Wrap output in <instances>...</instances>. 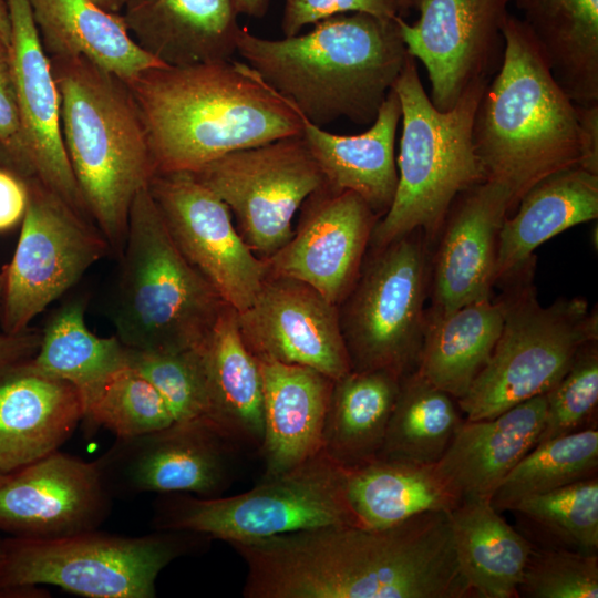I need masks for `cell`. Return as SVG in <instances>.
<instances>
[{
    "label": "cell",
    "instance_id": "24",
    "mask_svg": "<svg viewBox=\"0 0 598 598\" xmlns=\"http://www.w3.org/2000/svg\"><path fill=\"white\" fill-rule=\"evenodd\" d=\"M135 42L166 65L231 60L240 25L233 0H125Z\"/></svg>",
    "mask_w": 598,
    "mask_h": 598
},
{
    "label": "cell",
    "instance_id": "4",
    "mask_svg": "<svg viewBox=\"0 0 598 598\" xmlns=\"http://www.w3.org/2000/svg\"><path fill=\"white\" fill-rule=\"evenodd\" d=\"M49 60L81 196L111 251L121 255L133 200L156 173L138 107L124 80L87 59Z\"/></svg>",
    "mask_w": 598,
    "mask_h": 598
},
{
    "label": "cell",
    "instance_id": "1",
    "mask_svg": "<svg viewBox=\"0 0 598 598\" xmlns=\"http://www.w3.org/2000/svg\"><path fill=\"white\" fill-rule=\"evenodd\" d=\"M125 82L156 173L195 172L226 154L302 132L298 111L247 63L154 66Z\"/></svg>",
    "mask_w": 598,
    "mask_h": 598
},
{
    "label": "cell",
    "instance_id": "11",
    "mask_svg": "<svg viewBox=\"0 0 598 598\" xmlns=\"http://www.w3.org/2000/svg\"><path fill=\"white\" fill-rule=\"evenodd\" d=\"M11 261L1 268L2 332L20 333L111 251L96 226L34 178Z\"/></svg>",
    "mask_w": 598,
    "mask_h": 598
},
{
    "label": "cell",
    "instance_id": "41",
    "mask_svg": "<svg viewBox=\"0 0 598 598\" xmlns=\"http://www.w3.org/2000/svg\"><path fill=\"white\" fill-rule=\"evenodd\" d=\"M517 591L528 598H597L598 556L533 547Z\"/></svg>",
    "mask_w": 598,
    "mask_h": 598
},
{
    "label": "cell",
    "instance_id": "14",
    "mask_svg": "<svg viewBox=\"0 0 598 598\" xmlns=\"http://www.w3.org/2000/svg\"><path fill=\"white\" fill-rule=\"evenodd\" d=\"M147 187L186 260L228 306L247 309L268 268L239 235L227 205L190 172L156 173Z\"/></svg>",
    "mask_w": 598,
    "mask_h": 598
},
{
    "label": "cell",
    "instance_id": "12",
    "mask_svg": "<svg viewBox=\"0 0 598 598\" xmlns=\"http://www.w3.org/2000/svg\"><path fill=\"white\" fill-rule=\"evenodd\" d=\"M190 173L227 205L239 235L262 259L288 243L296 213L324 184L301 135L226 154Z\"/></svg>",
    "mask_w": 598,
    "mask_h": 598
},
{
    "label": "cell",
    "instance_id": "10",
    "mask_svg": "<svg viewBox=\"0 0 598 598\" xmlns=\"http://www.w3.org/2000/svg\"><path fill=\"white\" fill-rule=\"evenodd\" d=\"M338 305L351 370L404 377L417 368L423 346L429 267L422 231L371 248Z\"/></svg>",
    "mask_w": 598,
    "mask_h": 598
},
{
    "label": "cell",
    "instance_id": "52",
    "mask_svg": "<svg viewBox=\"0 0 598 598\" xmlns=\"http://www.w3.org/2000/svg\"><path fill=\"white\" fill-rule=\"evenodd\" d=\"M1 557H2V539L0 538V561H1Z\"/></svg>",
    "mask_w": 598,
    "mask_h": 598
},
{
    "label": "cell",
    "instance_id": "50",
    "mask_svg": "<svg viewBox=\"0 0 598 598\" xmlns=\"http://www.w3.org/2000/svg\"><path fill=\"white\" fill-rule=\"evenodd\" d=\"M419 0H398L400 17L404 18L412 9L416 8Z\"/></svg>",
    "mask_w": 598,
    "mask_h": 598
},
{
    "label": "cell",
    "instance_id": "17",
    "mask_svg": "<svg viewBox=\"0 0 598 598\" xmlns=\"http://www.w3.org/2000/svg\"><path fill=\"white\" fill-rule=\"evenodd\" d=\"M11 19L9 48L20 115L21 161L13 173L34 178L92 221L63 142L61 101L29 0H7ZM93 223V221H92Z\"/></svg>",
    "mask_w": 598,
    "mask_h": 598
},
{
    "label": "cell",
    "instance_id": "31",
    "mask_svg": "<svg viewBox=\"0 0 598 598\" xmlns=\"http://www.w3.org/2000/svg\"><path fill=\"white\" fill-rule=\"evenodd\" d=\"M504 322L501 299L470 302L445 315L426 316L416 370L454 399H462L488 361Z\"/></svg>",
    "mask_w": 598,
    "mask_h": 598
},
{
    "label": "cell",
    "instance_id": "15",
    "mask_svg": "<svg viewBox=\"0 0 598 598\" xmlns=\"http://www.w3.org/2000/svg\"><path fill=\"white\" fill-rule=\"evenodd\" d=\"M513 0H419V20L398 22L408 54L420 60L439 111L452 109L476 80L498 69L503 25Z\"/></svg>",
    "mask_w": 598,
    "mask_h": 598
},
{
    "label": "cell",
    "instance_id": "46",
    "mask_svg": "<svg viewBox=\"0 0 598 598\" xmlns=\"http://www.w3.org/2000/svg\"><path fill=\"white\" fill-rule=\"evenodd\" d=\"M577 106L581 131V167L598 174V103Z\"/></svg>",
    "mask_w": 598,
    "mask_h": 598
},
{
    "label": "cell",
    "instance_id": "7",
    "mask_svg": "<svg viewBox=\"0 0 598 598\" xmlns=\"http://www.w3.org/2000/svg\"><path fill=\"white\" fill-rule=\"evenodd\" d=\"M209 537L156 529L125 537L97 529L59 538L2 539L0 597L51 585L89 598H154L161 571Z\"/></svg>",
    "mask_w": 598,
    "mask_h": 598
},
{
    "label": "cell",
    "instance_id": "51",
    "mask_svg": "<svg viewBox=\"0 0 598 598\" xmlns=\"http://www.w3.org/2000/svg\"><path fill=\"white\" fill-rule=\"evenodd\" d=\"M2 295H3V274H2V270L0 269V312H1Z\"/></svg>",
    "mask_w": 598,
    "mask_h": 598
},
{
    "label": "cell",
    "instance_id": "28",
    "mask_svg": "<svg viewBox=\"0 0 598 598\" xmlns=\"http://www.w3.org/2000/svg\"><path fill=\"white\" fill-rule=\"evenodd\" d=\"M41 44L49 58L83 56L127 81L140 72L166 65L145 52L121 13L92 0H29Z\"/></svg>",
    "mask_w": 598,
    "mask_h": 598
},
{
    "label": "cell",
    "instance_id": "29",
    "mask_svg": "<svg viewBox=\"0 0 598 598\" xmlns=\"http://www.w3.org/2000/svg\"><path fill=\"white\" fill-rule=\"evenodd\" d=\"M447 515L458 568L473 596L518 597L532 543L487 498L463 499Z\"/></svg>",
    "mask_w": 598,
    "mask_h": 598
},
{
    "label": "cell",
    "instance_id": "22",
    "mask_svg": "<svg viewBox=\"0 0 598 598\" xmlns=\"http://www.w3.org/2000/svg\"><path fill=\"white\" fill-rule=\"evenodd\" d=\"M264 404L259 453L262 480L286 473L322 451L333 381L311 368L258 360Z\"/></svg>",
    "mask_w": 598,
    "mask_h": 598
},
{
    "label": "cell",
    "instance_id": "25",
    "mask_svg": "<svg viewBox=\"0 0 598 598\" xmlns=\"http://www.w3.org/2000/svg\"><path fill=\"white\" fill-rule=\"evenodd\" d=\"M301 121V137L319 166L324 184L355 193L379 218L382 217L393 202L398 185L394 145L401 106L393 87L363 133L339 135L302 116Z\"/></svg>",
    "mask_w": 598,
    "mask_h": 598
},
{
    "label": "cell",
    "instance_id": "9",
    "mask_svg": "<svg viewBox=\"0 0 598 598\" xmlns=\"http://www.w3.org/2000/svg\"><path fill=\"white\" fill-rule=\"evenodd\" d=\"M153 524L228 544L329 525L363 526L348 498L346 467L323 451L234 496L161 494Z\"/></svg>",
    "mask_w": 598,
    "mask_h": 598
},
{
    "label": "cell",
    "instance_id": "49",
    "mask_svg": "<svg viewBox=\"0 0 598 598\" xmlns=\"http://www.w3.org/2000/svg\"><path fill=\"white\" fill-rule=\"evenodd\" d=\"M101 9L112 12L121 13L125 0H92Z\"/></svg>",
    "mask_w": 598,
    "mask_h": 598
},
{
    "label": "cell",
    "instance_id": "13",
    "mask_svg": "<svg viewBox=\"0 0 598 598\" xmlns=\"http://www.w3.org/2000/svg\"><path fill=\"white\" fill-rule=\"evenodd\" d=\"M239 448L208 419L199 417L116 437L95 462L113 497L148 492L217 497L231 483Z\"/></svg>",
    "mask_w": 598,
    "mask_h": 598
},
{
    "label": "cell",
    "instance_id": "34",
    "mask_svg": "<svg viewBox=\"0 0 598 598\" xmlns=\"http://www.w3.org/2000/svg\"><path fill=\"white\" fill-rule=\"evenodd\" d=\"M85 308L82 298L62 305L47 322L30 359L41 371L72 384L83 410L110 377L127 365L128 354L116 336L101 338L90 331Z\"/></svg>",
    "mask_w": 598,
    "mask_h": 598
},
{
    "label": "cell",
    "instance_id": "37",
    "mask_svg": "<svg viewBox=\"0 0 598 598\" xmlns=\"http://www.w3.org/2000/svg\"><path fill=\"white\" fill-rule=\"evenodd\" d=\"M511 511L520 514L564 547L597 554V476L526 497L517 502Z\"/></svg>",
    "mask_w": 598,
    "mask_h": 598
},
{
    "label": "cell",
    "instance_id": "18",
    "mask_svg": "<svg viewBox=\"0 0 598 598\" xmlns=\"http://www.w3.org/2000/svg\"><path fill=\"white\" fill-rule=\"evenodd\" d=\"M299 210L291 238L264 259L268 274L303 281L338 306L359 276L379 217L355 193L326 184Z\"/></svg>",
    "mask_w": 598,
    "mask_h": 598
},
{
    "label": "cell",
    "instance_id": "42",
    "mask_svg": "<svg viewBox=\"0 0 598 598\" xmlns=\"http://www.w3.org/2000/svg\"><path fill=\"white\" fill-rule=\"evenodd\" d=\"M352 12L369 13L382 19L400 17L398 0H285L281 30L283 37H291L306 25Z\"/></svg>",
    "mask_w": 598,
    "mask_h": 598
},
{
    "label": "cell",
    "instance_id": "32",
    "mask_svg": "<svg viewBox=\"0 0 598 598\" xmlns=\"http://www.w3.org/2000/svg\"><path fill=\"white\" fill-rule=\"evenodd\" d=\"M349 502L364 527H388L426 512H451L462 501L435 464L375 457L346 467Z\"/></svg>",
    "mask_w": 598,
    "mask_h": 598
},
{
    "label": "cell",
    "instance_id": "16",
    "mask_svg": "<svg viewBox=\"0 0 598 598\" xmlns=\"http://www.w3.org/2000/svg\"><path fill=\"white\" fill-rule=\"evenodd\" d=\"M237 321L258 360L311 368L332 380L351 371L338 306L303 281L267 274Z\"/></svg>",
    "mask_w": 598,
    "mask_h": 598
},
{
    "label": "cell",
    "instance_id": "19",
    "mask_svg": "<svg viewBox=\"0 0 598 598\" xmlns=\"http://www.w3.org/2000/svg\"><path fill=\"white\" fill-rule=\"evenodd\" d=\"M113 496L96 462L55 451L4 475L0 532L22 538H59L97 529Z\"/></svg>",
    "mask_w": 598,
    "mask_h": 598
},
{
    "label": "cell",
    "instance_id": "47",
    "mask_svg": "<svg viewBox=\"0 0 598 598\" xmlns=\"http://www.w3.org/2000/svg\"><path fill=\"white\" fill-rule=\"evenodd\" d=\"M238 14L262 18L269 8L270 0H233Z\"/></svg>",
    "mask_w": 598,
    "mask_h": 598
},
{
    "label": "cell",
    "instance_id": "26",
    "mask_svg": "<svg viewBox=\"0 0 598 598\" xmlns=\"http://www.w3.org/2000/svg\"><path fill=\"white\" fill-rule=\"evenodd\" d=\"M195 349L204 380L206 419L238 446L259 451L264 435L261 374L241 337L237 311L225 305Z\"/></svg>",
    "mask_w": 598,
    "mask_h": 598
},
{
    "label": "cell",
    "instance_id": "8",
    "mask_svg": "<svg viewBox=\"0 0 598 598\" xmlns=\"http://www.w3.org/2000/svg\"><path fill=\"white\" fill-rule=\"evenodd\" d=\"M526 267L505 279L512 285L499 298L504 310L499 338L467 393L457 400L466 421L491 419L546 394L578 351L598 340L597 310L582 298L542 306L532 285V269L523 276Z\"/></svg>",
    "mask_w": 598,
    "mask_h": 598
},
{
    "label": "cell",
    "instance_id": "27",
    "mask_svg": "<svg viewBox=\"0 0 598 598\" xmlns=\"http://www.w3.org/2000/svg\"><path fill=\"white\" fill-rule=\"evenodd\" d=\"M598 217V174L575 166L533 186L504 219L494 285L530 264L534 250L561 231Z\"/></svg>",
    "mask_w": 598,
    "mask_h": 598
},
{
    "label": "cell",
    "instance_id": "38",
    "mask_svg": "<svg viewBox=\"0 0 598 598\" xmlns=\"http://www.w3.org/2000/svg\"><path fill=\"white\" fill-rule=\"evenodd\" d=\"M83 419L109 429L116 437L146 434L175 422L157 390L128 365L99 389Z\"/></svg>",
    "mask_w": 598,
    "mask_h": 598
},
{
    "label": "cell",
    "instance_id": "21",
    "mask_svg": "<svg viewBox=\"0 0 598 598\" xmlns=\"http://www.w3.org/2000/svg\"><path fill=\"white\" fill-rule=\"evenodd\" d=\"M76 389L29 360L0 372V472L59 451L83 419Z\"/></svg>",
    "mask_w": 598,
    "mask_h": 598
},
{
    "label": "cell",
    "instance_id": "6",
    "mask_svg": "<svg viewBox=\"0 0 598 598\" xmlns=\"http://www.w3.org/2000/svg\"><path fill=\"white\" fill-rule=\"evenodd\" d=\"M112 313L128 349L181 351L196 347L227 305L173 241L148 187L128 218Z\"/></svg>",
    "mask_w": 598,
    "mask_h": 598
},
{
    "label": "cell",
    "instance_id": "5",
    "mask_svg": "<svg viewBox=\"0 0 598 598\" xmlns=\"http://www.w3.org/2000/svg\"><path fill=\"white\" fill-rule=\"evenodd\" d=\"M488 82L476 80L452 109L439 111L424 91L416 60L406 55L393 85L402 123L398 185L390 208L374 225L369 247H383L415 230L435 236L455 198L485 181L473 145V125Z\"/></svg>",
    "mask_w": 598,
    "mask_h": 598
},
{
    "label": "cell",
    "instance_id": "39",
    "mask_svg": "<svg viewBox=\"0 0 598 598\" xmlns=\"http://www.w3.org/2000/svg\"><path fill=\"white\" fill-rule=\"evenodd\" d=\"M127 350V365L157 390L175 422L206 417L204 380L195 347L181 351Z\"/></svg>",
    "mask_w": 598,
    "mask_h": 598
},
{
    "label": "cell",
    "instance_id": "35",
    "mask_svg": "<svg viewBox=\"0 0 598 598\" xmlns=\"http://www.w3.org/2000/svg\"><path fill=\"white\" fill-rule=\"evenodd\" d=\"M455 400L416 369L402 377L377 457L437 463L464 422Z\"/></svg>",
    "mask_w": 598,
    "mask_h": 598
},
{
    "label": "cell",
    "instance_id": "2",
    "mask_svg": "<svg viewBox=\"0 0 598 598\" xmlns=\"http://www.w3.org/2000/svg\"><path fill=\"white\" fill-rule=\"evenodd\" d=\"M398 19L337 14L281 39L240 27L236 52L312 124H371L408 55Z\"/></svg>",
    "mask_w": 598,
    "mask_h": 598
},
{
    "label": "cell",
    "instance_id": "43",
    "mask_svg": "<svg viewBox=\"0 0 598 598\" xmlns=\"http://www.w3.org/2000/svg\"><path fill=\"white\" fill-rule=\"evenodd\" d=\"M21 153L20 115L10 52L0 43V167L14 173Z\"/></svg>",
    "mask_w": 598,
    "mask_h": 598
},
{
    "label": "cell",
    "instance_id": "48",
    "mask_svg": "<svg viewBox=\"0 0 598 598\" xmlns=\"http://www.w3.org/2000/svg\"><path fill=\"white\" fill-rule=\"evenodd\" d=\"M11 19L7 0H0V43L10 48Z\"/></svg>",
    "mask_w": 598,
    "mask_h": 598
},
{
    "label": "cell",
    "instance_id": "3",
    "mask_svg": "<svg viewBox=\"0 0 598 598\" xmlns=\"http://www.w3.org/2000/svg\"><path fill=\"white\" fill-rule=\"evenodd\" d=\"M502 32V60L477 106L473 145L485 179L509 189L514 210L542 179L581 167L582 146L578 106L525 23L508 13Z\"/></svg>",
    "mask_w": 598,
    "mask_h": 598
},
{
    "label": "cell",
    "instance_id": "40",
    "mask_svg": "<svg viewBox=\"0 0 598 598\" xmlns=\"http://www.w3.org/2000/svg\"><path fill=\"white\" fill-rule=\"evenodd\" d=\"M584 346L571 365L546 393V416L538 443L592 426L598 403V346Z\"/></svg>",
    "mask_w": 598,
    "mask_h": 598
},
{
    "label": "cell",
    "instance_id": "45",
    "mask_svg": "<svg viewBox=\"0 0 598 598\" xmlns=\"http://www.w3.org/2000/svg\"><path fill=\"white\" fill-rule=\"evenodd\" d=\"M41 332L27 329L20 333H0V372L19 362L31 359L38 351Z\"/></svg>",
    "mask_w": 598,
    "mask_h": 598
},
{
    "label": "cell",
    "instance_id": "53",
    "mask_svg": "<svg viewBox=\"0 0 598 598\" xmlns=\"http://www.w3.org/2000/svg\"><path fill=\"white\" fill-rule=\"evenodd\" d=\"M4 473L0 472V482L2 481V478L4 477Z\"/></svg>",
    "mask_w": 598,
    "mask_h": 598
},
{
    "label": "cell",
    "instance_id": "36",
    "mask_svg": "<svg viewBox=\"0 0 598 598\" xmlns=\"http://www.w3.org/2000/svg\"><path fill=\"white\" fill-rule=\"evenodd\" d=\"M598 430L588 426L536 444L503 480L491 502L497 511L597 476Z\"/></svg>",
    "mask_w": 598,
    "mask_h": 598
},
{
    "label": "cell",
    "instance_id": "44",
    "mask_svg": "<svg viewBox=\"0 0 598 598\" xmlns=\"http://www.w3.org/2000/svg\"><path fill=\"white\" fill-rule=\"evenodd\" d=\"M28 188L23 179L0 167V231L16 226L24 216Z\"/></svg>",
    "mask_w": 598,
    "mask_h": 598
},
{
    "label": "cell",
    "instance_id": "33",
    "mask_svg": "<svg viewBox=\"0 0 598 598\" xmlns=\"http://www.w3.org/2000/svg\"><path fill=\"white\" fill-rule=\"evenodd\" d=\"M400 381L386 370H351L333 381L322 435L331 460L354 467L379 455Z\"/></svg>",
    "mask_w": 598,
    "mask_h": 598
},
{
    "label": "cell",
    "instance_id": "23",
    "mask_svg": "<svg viewBox=\"0 0 598 598\" xmlns=\"http://www.w3.org/2000/svg\"><path fill=\"white\" fill-rule=\"evenodd\" d=\"M546 416V394L526 400L491 419L464 421L436 463L461 499L487 498L537 444Z\"/></svg>",
    "mask_w": 598,
    "mask_h": 598
},
{
    "label": "cell",
    "instance_id": "30",
    "mask_svg": "<svg viewBox=\"0 0 598 598\" xmlns=\"http://www.w3.org/2000/svg\"><path fill=\"white\" fill-rule=\"evenodd\" d=\"M565 93L598 103V0H513Z\"/></svg>",
    "mask_w": 598,
    "mask_h": 598
},
{
    "label": "cell",
    "instance_id": "20",
    "mask_svg": "<svg viewBox=\"0 0 598 598\" xmlns=\"http://www.w3.org/2000/svg\"><path fill=\"white\" fill-rule=\"evenodd\" d=\"M512 212L509 189L491 179L455 198L433 259L432 307L426 316L445 315L491 297L498 235Z\"/></svg>",
    "mask_w": 598,
    "mask_h": 598
}]
</instances>
